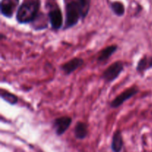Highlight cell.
Returning <instances> with one entry per match:
<instances>
[{
	"label": "cell",
	"instance_id": "cell-14",
	"mask_svg": "<svg viewBox=\"0 0 152 152\" xmlns=\"http://www.w3.org/2000/svg\"><path fill=\"white\" fill-rule=\"evenodd\" d=\"M0 96L1 99L11 105H15L18 103V97L13 93L7 91H1Z\"/></svg>",
	"mask_w": 152,
	"mask_h": 152
},
{
	"label": "cell",
	"instance_id": "cell-4",
	"mask_svg": "<svg viewBox=\"0 0 152 152\" xmlns=\"http://www.w3.org/2000/svg\"><path fill=\"white\" fill-rule=\"evenodd\" d=\"M139 92L137 87H130L122 92L120 95L114 98L110 103V107L112 108H117L121 106L125 102L134 96Z\"/></svg>",
	"mask_w": 152,
	"mask_h": 152
},
{
	"label": "cell",
	"instance_id": "cell-6",
	"mask_svg": "<svg viewBox=\"0 0 152 152\" xmlns=\"http://www.w3.org/2000/svg\"><path fill=\"white\" fill-rule=\"evenodd\" d=\"M19 0H1L0 4V10L3 16L11 18L16 10H18Z\"/></svg>",
	"mask_w": 152,
	"mask_h": 152
},
{
	"label": "cell",
	"instance_id": "cell-12",
	"mask_svg": "<svg viewBox=\"0 0 152 152\" xmlns=\"http://www.w3.org/2000/svg\"><path fill=\"white\" fill-rule=\"evenodd\" d=\"M123 146V140L120 130L114 132L111 142V148L114 152H120Z\"/></svg>",
	"mask_w": 152,
	"mask_h": 152
},
{
	"label": "cell",
	"instance_id": "cell-2",
	"mask_svg": "<svg viewBox=\"0 0 152 152\" xmlns=\"http://www.w3.org/2000/svg\"><path fill=\"white\" fill-rule=\"evenodd\" d=\"M124 70V64L122 61H116L109 65L102 72L101 78L105 83H111L117 80Z\"/></svg>",
	"mask_w": 152,
	"mask_h": 152
},
{
	"label": "cell",
	"instance_id": "cell-5",
	"mask_svg": "<svg viewBox=\"0 0 152 152\" xmlns=\"http://www.w3.org/2000/svg\"><path fill=\"white\" fill-rule=\"evenodd\" d=\"M72 118L68 116L57 117L53 121V127L57 136H62L69 129L72 123Z\"/></svg>",
	"mask_w": 152,
	"mask_h": 152
},
{
	"label": "cell",
	"instance_id": "cell-11",
	"mask_svg": "<svg viewBox=\"0 0 152 152\" xmlns=\"http://www.w3.org/2000/svg\"><path fill=\"white\" fill-rule=\"evenodd\" d=\"M152 68V56H144L141 58L137 62L136 67V71L140 74H143L144 72Z\"/></svg>",
	"mask_w": 152,
	"mask_h": 152
},
{
	"label": "cell",
	"instance_id": "cell-1",
	"mask_svg": "<svg viewBox=\"0 0 152 152\" xmlns=\"http://www.w3.org/2000/svg\"><path fill=\"white\" fill-rule=\"evenodd\" d=\"M41 6L40 0H25L16 10V19L19 24H31L39 15Z\"/></svg>",
	"mask_w": 152,
	"mask_h": 152
},
{
	"label": "cell",
	"instance_id": "cell-8",
	"mask_svg": "<svg viewBox=\"0 0 152 152\" xmlns=\"http://www.w3.org/2000/svg\"><path fill=\"white\" fill-rule=\"evenodd\" d=\"M49 19L48 17H46L45 15L43 13H39L35 20L31 23L33 29L35 31H41L45 30L48 26Z\"/></svg>",
	"mask_w": 152,
	"mask_h": 152
},
{
	"label": "cell",
	"instance_id": "cell-9",
	"mask_svg": "<svg viewBox=\"0 0 152 152\" xmlns=\"http://www.w3.org/2000/svg\"><path fill=\"white\" fill-rule=\"evenodd\" d=\"M118 49V46L117 45H111L108 46L100 50L99 53V56L97 57L98 62H105L109 59V58L115 53Z\"/></svg>",
	"mask_w": 152,
	"mask_h": 152
},
{
	"label": "cell",
	"instance_id": "cell-3",
	"mask_svg": "<svg viewBox=\"0 0 152 152\" xmlns=\"http://www.w3.org/2000/svg\"><path fill=\"white\" fill-rule=\"evenodd\" d=\"M48 17L49 19V23L53 31H59L64 27L62 12L57 5L50 7L48 13Z\"/></svg>",
	"mask_w": 152,
	"mask_h": 152
},
{
	"label": "cell",
	"instance_id": "cell-13",
	"mask_svg": "<svg viewBox=\"0 0 152 152\" xmlns=\"http://www.w3.org/2000/svg\"><path fill=\"white\" fill-rule=\"evenodd\" d=\"M110 7H111V10L114 14L117 16L119 17H121L123 15L125 14V12H126V9H125V6L123 4V3H122L121 1H113L110 4Z\"/></svg>",
	"mask_w": 152,
	"mask_h": 152
},
{
	"label": "cell",
	"instance_id": "cell-7",
	"mask_svg": "<svg viewBox=\"0 0 152 152\" xmlns=\"http://www.w3.org/2000/svg\"><path fill=\"white\" fill-rule=\"evenodd\" d=\"M84 62V59H82V58L74 57L70 59L68 62L62 64L60 66V69L62 70L65 75L68 76L74 73L75 71H77L80 67L83 66Z\"/></svg>",
	"mask_w": 152,
	"mask_h": 152
},
{
	"label": "cell",
	"instance_id": "cell-10",
	"mask_svg": "<svg viewBox=\"0 0 152 152\" xmlns=\"http://www.w3.org/2000/svg\"><path fill=\"white\" fill-rule=\"evenodd\" d=\"M88 126L87 123L82 121L77 122V124L75 125V127H74L75 137L78 140L85 139L88 134Z\"/></svg>",
	"mask_w": 152,
	"mask_h": 152
}]
</instances>
